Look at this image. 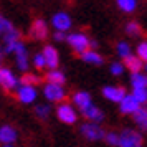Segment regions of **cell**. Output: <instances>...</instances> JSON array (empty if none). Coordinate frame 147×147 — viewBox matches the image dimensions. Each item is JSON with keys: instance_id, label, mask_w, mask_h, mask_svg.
<instances>
[{"instance_id": "obj_1", "label": "cell", "mask_w": 147, "mask_h": 147, "mask_svg": "<svg viewBox=\"0 0 147 147\" xmlns=\"http://www.w3.org/2000/svg\"><path fill=\"white\" fill-rule=\"evenodd\" d=\"M117 137H119L117 146H121V147H140L144 144L142 136L137 131H132V129H124Z\"/></svg>"}, {"instance_id": "obj_2", "label": "cell", "mask_w": 147, "mask_h": 147, "mask_svg": "<svg viewBox=\"0 0 147 147\" xmlns=\"http://www.w3.org/2000/svg\"><path fill=\"white\" fill-rule=\"evenodd\" d=\"M68 43H69V47L73 48L76 53H83V51H86V50H89V38H88L86 35L83 33H73L69 35L66 38Z\"/></svg>"}, {"instance_id": "obj_3", "label": "cell", "mask_w": 147, "mask_h": 147, "mask_svg": "<svg viewBox=\"0 0 147 147\" xmlns=\"http://www.w3.org/2000/svg\"><path fill=\"white\" fill-rule=\"evenodd\" d=\"M28 36L32 40H45V38H48V25L41 18L33 20L32 27L28 30Z\"/></svg>"}, {"instance_id": "obj_4", "label": "cell", "mask_w": 147, "mask_h": 147, "mask_svg": "<svg viewBox=\"0 0 147 147\" xmlns=\"http://www.w3.org/2000/svg\"><path fill=\"white\" fill-rule=\"evenodd\" d=\"M43 93L47 96L50 101H53V102H60V101L66 99V93H65V89L61 84H56V83H48L45 89H43Z\"/></svg>"}, {"instance_id": "obj_5", "label": "cell", "mask_w": 147, "mask_h": 147, "mask_svg": "<svg viewBox=\"0 0 147 147\" xmlns=\"http://www.w3.org/2000/svg\"><path fill=\"white\" fill-rule=\"evenodd\" d=\"M81 134L89 140H101L104 139V131L101 129L98 124L89 122V124H83L81 126Z\"/></svg>"}, {"instance_id": "obj_6", "label": "cell", "mask_w": 147, "mask_h": 147, "mask_svg": "<svg viewBox=\"0 0 147 147\" xmlns=\"http://www.w3.org/2000/svg\"><path fill=\"white\" fill-rule=\"evenodd\" d=\"M56 116L65 124H74L76 122V113H74V109L69 104H61L56 109Z\"/></svg>"}, {"instance_id": "obj_7", "label": "cell", "mask_w": 147, "mask_h": 147, "mask_svg": "<svg viewBox=\"0 0 147 147\" xmlns=\"http://www.w3.org/2000/svg\"><path fill=\"white\" fill-rule=\"evenodd\" d=\"M43 58H45V65H47L50 69L51 68H58L60 65V56H58V51L55 50L51 45H47V47L43 48Z\"/></svg>"}, {"instance_id": "obj_8", "label": "cell", "mask_w": 147, "mask_h": 147, "mask_svg": "<svg viewBox=\"0 0 147 147\" xmlns=\"http://www.w3.org/2000/svg\"><path fill=\"white\" fill-rule=\"evenodd\" d=\"M17 96H18L20 102H23V104H30V102H33L35 98H36V91H35V86L22 84V86L18 88V91H17Z\"/></svg>"}, {"instance_id": "obj_9", "label": "cell", "mask_w": 147, "mask_h": 147, "mask_svg": "<svg viewBox=\"0 0 147 147\" xmlns=\"http://www.w3.org/2000/svg\"><path fill=\"white\" fill-rule=\"evenodd\" d=\"M51 23L56 30H61V32H66L71 28V18L69 15L65 13V12H60V13H55L53 18H51Z\"/></svg>"}, {"instance_id": "obj_10", "label": "cell", "mask_w": 147, "mask_h": 147, "mask_svg": "<svg viewBox=\"0 0 147 147\" xmlns=\"http://www.w3.org/2000/svg\"><path fill=\"white\" fill-rule=\"evenodd\" d=\"M119 104H121V113L122 114H132L134 111L140 106V102L134 98L132 94H126V96L119 101Z\"/></svg>"}, {"instance_id": "obj_11", "label": "cell", "mask_w": 147, "mask_h": 147, "mask_svg": "<svg viewBox=\"0 0 147 147\" xmlns=\"http://www.w3.org/2000/svg\"><path fill=\"white\" fill-rule=\"evenodd\" d=\"M0 84L5 88V89H13L18 86V81L13 76V73L7 69V68H2L0 69Z\"/></svg>"}, {"instance_id": "obj_12", "label": "cell", "mask_w": 147, "mask_h": 147, "mask_svg": "<svg viewBox=\"0 0 147 147\" xmlns=\"http://www.w3.org/2000/svg\"><path fill=\"white\" fill-rule=\"evenodd\" d=\"M102 94H104V98L109 101H113V102H119L124 96H126V89L124 88H114V86H106L102 89Z\"/></svg>"}, {"instance_id": "obj_13", "label": "cell", "mask_w": 147, "mask_h": 147, "mask_svg": "<svg viewBox=\"0 0 147 147\" xmlns=\"http://www.w3.org/2000/svg\"><path fill=\"white\" fill-rule=\"evenodd\" d=\"M17 140V131L12 126H3L0 127V142L3 146H12Z\"/></svg>"}, {"instance_id": "obj_14", "label": "cell", "mask_w": 147, "mask_h": 147, "mask_svg": "<svg viewBox=\"0 0 147 147\" xmlns=\"http://www.w3.org/2000/svg\"><path fill=\"white\" fill-rule=\"evenodd\" d=\"M122 60H124V65L126 68L131 71V73H140V69H142V60L137 58V56H134V55H126V56H122Z\"/></svg>"}, {"instance_id": "obj_15", "label": "cell", "mask_w": 147, "mask_h": 147, "mask_svg": "<svg viewBox=\"0 0 147 147\" xmlns=\"http://www.w3.org/2000/svg\"><path fill=\"white\" fill-rule=\"evenodd\" d=\"M81 113H83L84 117H88V119L91 121V122H101V121L104 119V114L101 113L96 106H93V104H89L84 109H81Z\"/></svg>"}, {"instance_id": "obj_16", "label": "cell", "mask_w": 147, "mask_h": 147, "mask_svg": "<svg viewBox=\"0 0 147 147\" xmlns=\"http://www.w3.org/2000/svg\"><path fill=\"white\" fill-rule=\"evenodd\" d=\"M134 116V121H136V124L142 129V131H146L147 129V111L144 109V107H137L136 111L132 113Z\"/></svg>"}, {"instance_id": "obj_17", "label": "cell", "mask_w": 147, "mask_h": 147, "mask_svg": "<svg viewBox=\"0 0 147 147\" xmlns=\"http://www.w3.org/2000/svg\"><path fill=\"white\" fill-rule=\"evenodd\" d=\"M45 80H47L48 83H56V84H63V83L66 81V78H65V73L58 71L56 68H51V69H50V71L47 73Z\"/></svg>"}, {"instance_id": "obj_18", "label": "cell", "mask_w": 147, "mask_h": 147, "mask_svg": "<svg viewBox=\"0 0 147 147\" xmlns=\"http://www.w3.org/2000/svg\"><path fill=\"white\" fill-rule=\"evenodd\" d=\"M73 101L80 109H84L86 106L91 104V96H89L88 93H84V91H80V93H76L73 96Z\"/></svg>"}, {"instance_id": "obj_19", "label": "cell", "mask_w": 147, "mask_h": 147, "mask_svg": "<svg viewBox=\"0 0 147 147\" xmlns=\"http://www.w3.org/2000/svg\"><path fill=\"white\" fill-rule=\"evenodd\" d=\"M81 58L86 61V63H91V65H102V61H104L101 55H98L96 51H89V50L83 51L81 53Z\"/></svg>"}, {"instance_id": "obj_20", "label": "cell", "mask_w": 147, "mask_h": 147, "mask_svg": "<svg viewBox=\"0 0 147 147\" xmlns=\"http://www.w3.org/2000/svg\"><path fill=\"white\" fill-rule=\"evenodd\" d=\"M116 2H117V7L126 13H132L137 7V0H116Z\"/></svg>"}, {"instance_id": "obj_21", "label": "cell", "mask_w": 147, "mask_h": 147, "mask_svg": "<svg viewBox=\"0 0 147 147\" xmlns=\"http://www.w3.org/2000/svg\"><path fill=\"white\" fill-rule=\"evenodd\" d=\"M17 56V66L20 68L22 71H27L28 68V55H27V50H20L15 53Z\"/></svg>"}, {"instance_id": "obj_22", "label": "cell", "mask_w": 147, "mask_h": 147, "mask_svg": "<svg viewBox=\"0 0 147 147\" xmlns=\"http://www.w3.org/2000/svg\"><path fill=\"white\" fill-rule=\"evenodd\" d=\"M131 84H132V88H146L147 78L140 73H132V76H131Z\"/></svg>"}, {"instance_id": "obj_23", "label": "cell", "mask_w": 147, "mask_h": 147, "mask_svg": "<svg viewBox=\"0 0 147 147\" xmlns=\"http://www.w3.org/2000/svg\"><path fill=\"white\" fill-rule=\"evenodd\" d=\"M126 33L131 36H142V27L137 22H129L126 27Z\"/></svg>"}, {"instance_id": "obj_24", "label": "cell", "mask_w": 147, "mask_h": 147, "mask_svg": "<svg viewBox=\"0 0 147 147\" xmlns=\"http://www.w3.org/2000/svg\"><path fill=\"white\" fill-rule=\"evenodd\" d=\"M41 78H38V76H35V74H30V73H25L23 76H22L20 83L22 84H28V86H36V84H40L41 83Z\"/></svg>"}, {"instance_id": "obj_25", "label": "cell", "mask_w": 147, "mask_h": 147, "mask_svg": "<svg viewBox=\"0 0 147 147\" xmlns=\"http://www.w3.org/2000/svg\"><path fill=\"white\" fill-rule=\"evenodd\" d=\"M50 106L48 104H40V106H36L35 107V114L40 117V119H47L48 117V114H50Z\"/></svg>"}, {"instance_id": "obj_26", "label": "cell", "mask_w": 147, "mask_h": 147, "mask_svg": "<svg viewBox=\"0 0 147 147\" xmlns=\"http://www.w3.org/2000/svg\"><path fill=\"white\" fill-rule=\"evenodd\" d=\"M132 96H134V98H136L137 101H139L140 104H142V102H146V99H147L146 88H134V91H132Z\"/></svg>"}, {"instance_id": "obj_27", "label": "cell", "mask_w": 147, "mask_h": 147, "mask_svg": "<svg viewBox=\"0 0 147 147\" xmlns=\"http://www.w3.org/2000/svg\"><path fill=\"white\" fill-rule=\"evenodd\" d=\"M5 43H8V41H13V40H20V32L18 30H15V28H12V30H8V32H5Z\"/></svg>"}, {"instance_id": "obj_28", "label": "cell", "mask_w": 147, "mask_h": 147, "mask_svg": "<svg viewBox=\"0 0 147 147\" xmlns=\"http://www.w3.org/2000/svg\"><path fill=\"white\" fill-rule=\"evenodd\" d=\"M131 53V47L127 45L126 41H121V43H117V55H119L121 58L122 56H126V55Z\"/></svg>"}, {"instance_id": "obj_29", "label": "cell", "mask_w": 147, "mask_h": 147, "mask_svg": "<svg viewBox=\"0 0 147 147\" xmlns=\"http://www.w3.org/2000/svg\"><path fill=\"white\" fill-rule=\"evenodd\" d=\"M137 55H139V58L144 63H146L147 60V43L144 41V43H139V47H137Z\"/></svg>"}, {"instance_id": "obj_30", "label": "cell", "mask_w": 147, "mask_h": 147, "mask_svg": "<svg viewBox=\"0 0 147 147\" xmlns=\"http://www.w3.org/2000/svg\"><path fill=\"white\" fill-rule=\"evenodd\" d=\"M12 28H13V25H12L5 17L0 15V32H8V30H12Z\"/></svg>"}, {"instance_id": "obj_31", "label": "cell", "mask_w": 147, "mask_h": 147, "mask_svg": "<svg viewBox=\"0 0 147 147\" xmlns=\"http://www.w3.org/2000/svg\"><path fill=\"white\" fill-rule=\"evenodd\" d=\"M104 139H106V142L109 144V146H117V140H119V137H117V134L109 132V134H104Z\"/></svg>"}, {"instance_id": "obj_32", "label": "cell", "mask_w": 147, "mask_h": 147, "mask_svg": "<svg viewBox=\"0 0 147 147\" xmlns=\"http://www.w3.org/2000/svg\"><path fill=\"white\" fill-rule=\"evenodd\" d=\"M33 63H35V66L38 68V69H43V68L47 66V65H45V58H43V55H35Z\"/></svg>"}, {"instance_id": "obj_33", "label": "cell", "mask_w": 147, "mask_h": 147, "mask_svg": "<svg viewBox=\"0 0 147 147\" xmlns=\"http://www.w3.org/2000/svg\"><path fill=\"white\" fill-rule=\"evenodd\" d=\"M111 73L113 74H121L122 73V65H121V63H113V65H111Z\"/></svg>"}, {"instance_id": "obj_34", "label": "cell", "mask_w": 147, "mask_h": 147, "mask_svg": "<svg viewBox=\"0 0 147 147\" xmlns=\"http://www.w3.org/2000/svg\"><path fill=\"white\" fill-rule=\"evenodd\" d=\"M56 41H63L65 40V32H61V30H56V33H55V36H53Z\"/></svg>"}, {"instance_id": "obj_35", "label": "cell", "mask_w": 147, "mask_h": 147, "mask_svg": "<svg viewBox=\"0 0 147 147\" xmlns=\"http://www.w3.org/2000/svg\"><path fill=\"white\" fill-rule=\"evenodd\" d=\"M2 55H3V48L0 47V58H2Z\"/></svg>"}]
</instances>
